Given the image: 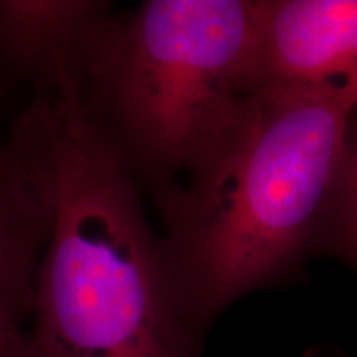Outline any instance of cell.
Masks as SVG:
<instances>
[{
  "label": "cell",
  "instance_id": "obj_1",
  "mask_svg": "<svg viewBox=\"0 0 357 357\" xmlns=\"http://www.w3.org/2000/svg\"><path fill=\"white\" fill-rule=\"evenodd\" d=\"M37 101L53 167V223L33 281L26 357H202L194 314L142 189L63 70Z\"/></svg>",
  "mask_w": 357,
  "mask_h": 357
},
{
  "label": "cell",
  "instance_id": "obj_2",
  "mask_svg": "<svg viewBox=\"0 0 357 357\" xmlns=\"http://www.w3.org/2000/svg\"><path fill=\"white\" fill-rule=\"evenodd\" d=\"M356 105L357 79L261 84L225 139L154 202L182 291L207 328L316 255Z\"/></svg>",
  "mask_w": 357,
  "mask_h": 357
},
{
  "label": "cell",
  "instance_id": "obj_3",
  "mask_svg": "<svg viewBox=\"0 0 357 357\" xmlns=\"http://www.w3.org/2000/svg\"><path fill=\"white\" fill-rule=\"evenodd\" d=\"M263 0L111 8L75 61L82 102L154 202L236 126L261 88Z\"/></svg>",
  "mask_w": 357,
  "mask_h": 357
},
{
  "label": "cell",
  "instance_id": "obj_4",
  "mask_svg": "<svg viewBox=\"0 0 357 357\" xmlns=\"http://www.w3.org/2000/svg\"><path fill=\"white\" fill-rule=\"evenodd\" d=\"M53 207L50 144L37 101L30 98L0 131V305L20 326L32 316L33 281Z\"/></svg>",
  "mask_w": 357,
  "mask_h": 357
},
{
  "label": "cell",
  "instance_id": "obj_5",
  "mask_svg": "<svg viewBox=\"0 0 357 357\" xmlns=\"http://www.w3.org/2000/svg\"><path fill=\"white\" fill-rule=\"evenodd\" d=\"M261 84L357 79V0H263Z\"/></svg>",
  "mask_w": 357,
  "mask_h": 357
},
{
  "label": "cell",
  "instance_id": "obj_6",
  "mask_svg": "<svg viewBox=\"0 0 357 357\" xmlns=\"http://www.w3.org/2000/svg\"><path fill=\"white\" fill-rule=\"evenodd\" d=\"M113 8L102 0H0V70L6 88L32 95L73 68L95 26Z\"/></svg>",
  "mask_w": 357,
  "mask_h": 357
},
{
  "label": "cell",
  "instance_id": "obj_7",
  "mask_svg": "<svg viewBox=\"0 0 357 357\" xmlns=\"http://www.w3.org/2000/svg\"><path fill=\"white\" fill-rule=\"evenodd\" d=\"M329 255L357 271V105L347 121L344 147L316 255Z\"/></svg>",
  "mask_w": 357,
  "mask_h": 357
},
{
  "label": "cell",
  "instance_id": "obj_8",
  "mask_svg": "<svg viewBox=\"0 0 357 357\" xmlns=\"http://www.w3.org/2000/svg\"><path fill=\"white\" fill-rule=\"evenodd\" d=\"M0 357H26V333L0 305Z\"/></svg>",
  "mask_w": 357,
  "mask_h": 357
},
{
  "label": "cell",
  "instance_id": "obj_9",
  "mask_svg": "<svg viewBox=\"0 0 357 357\" xmlns=\"http://www.w3.org/2000/svg\"><path fill=\"white\" fill-rule=\"evenodd\" d=\"M6 79H3V75H2V70H0V95H2L3 91H6Z\"/></svg>",
  "mask_w": 357,
  "mask_h": 357
},
{
  "label": "cell",
  "instance_id": "obj_10",
  "mask_svg": "<svg viewBox=\"0 0 357 357\" xmlns=\"http://www.w3.org/2000/svg\"><path fill=\"white\" fill-rule=\"evenodd\" d=\"M314 357H337V356H334V354H328V352H319V354H316Z\"/></svg>",
  "mask_w": 357,
  "mask_h": 357
}]
</instances>
